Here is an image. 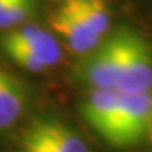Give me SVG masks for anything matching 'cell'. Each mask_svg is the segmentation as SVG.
<instances>
[{"label": "cell", "mask_w": 152, "mask_h": 152, "mask_svg": "<svg viewBox=\"0 0 152 152\" xmlns=\"http://www.w3.org/2000/svg\"><path fill=\"white\" fill-rule=\"evenodd\" d=\"M29 127H31V129H32V132L36 134V137H37V140H39V144H41V147H42L44 152H61L59 149H58V147H56L54 144L48 139V135H46V134L39 129V125L36 124V120H32V122L29 124Z\"/></svg>", "instance_id": "12"}, {"label": "cell", "mask_w": 152, "mask_h": 152, "mask_svg": "<svg viewBox=\"0 0 152 152\" xmlns=\"http://www.w3.org/2000/svg\"><path fill=\"white\" fill-rule=\"evenodd\" d=\"M118 93L152 90V42L145 34L127 26L125 49L117 88Z\"/></svg>", "instance_id": "3"}, {"label": "cell", "mask_w": 152, "mask_h": 152, "mask_svg": "<svg viewBox=\"0 0 152 152\" xmlns=\"http://www.w3.org/2000/svg\"><path fill=\"white\" fill-rule=\"evenodd\" d=\"M61 7L103 39L112 31V14L105 0H66Z\"/></svg>", "instance_id": "8"}, {"label": "cell", "mask_w": 152, "mask_h": 152, "mask_svg": "<svg viewBox=\"0 0 152 152\" xmlns=\"http://www.w3.org/2000/svg\"><path fill=\"white\" fill-rule=\"evenodd\" d=\"M39 129L48 135V139L54 144L61 152H90L86 142L78 135L73 129L56 118H34Z\"/></svg>", "instance_id": "9"}, {"label": "cell", "mask_w": 152, "mask_h": 152, "mask_svg": "<svg viewBox=\"0 0 152 152\" xmlns=\"http://www.w3.org/2000/svg\"><path fill=\"white\" fill-rule=\"evenodd\" d=\"M118 103L117 90H90L81 103V115L102 139H107Z\"/></svg>", "instance_id": "7"}, {"label": "cell", "mask_w": 152, "mask_h": 152, "mask_svg": "<svg viewBox=\"0 0 152 152\" xmlns=\"http://www.w3.org/2000/svg\"><path fill=\"white\" fill-rule=\"evenodd\" d=\"M152 125V90L118 93L112 127L105 139L117 149H132L149 139Z\"/></svg>", "instance_id": "2"}, {"label": "cell", "mask_w": 152, "mask_h": 152, "mask_svg": "<svg viewBox=\"0 0 152 152\" xmlns=\"http://www.w3.org/2000/svg\"><path fill=\"white\" fill-rule=\"evenodd\" d=\"M0 2H2V0H0Z\"/></svg>", "instance_id": "15"}, {"label": "cell", "mask_w": 152, "mask_h": 152, "mask_svg": "<svg viewBox=\"0 0 152 152\" xmlns=\"http://www.w3.org/2000/svg\"><path fill=\"white\" fill-rule=\"evenodd\" d=\"M31 91L10 71L0 66V130L10 129L24 117Z\"/></svg>", "instance_id": "5"}, {"label": "cell", "mask_w": 152, "mask_h": 152, "mask_svg": "<svg viewBox=\"0 0 152 152\" xmlns=\"http://www.w3.org/2000/svg\"><path fill=\"white\" fill-rule=\"evenodd\" d=\"M39 10V0H2L0 2V34L32 22Z\"/></svg>", "instance_id": "10"}, {"label": "cell", "mask_w": 152, "mask_h": 152, "mask_svg": "<svg viewBox=\"0 0 152 152\" xmlns=\"http://www.w3.org/2000/svg\"><path fill=\"white\" fill-rule=\"evenodd\" d=\"M127 26L120 24L112 29L96 48L81 56L75 73L78 81L90 90H115L118 81L125 49Z\"/></svg>", "instance_id": "1"}, {"label": "cell", "mask_w": 152, "mask_h": 152, "mask_svg": "<svg viewBox=\"0 0 152 152\" xmlns=\"http://www.w3.org/2000/svg\"><path fill=\"white\" fill-rule=\"evenodd\" d=\"M58 2H61V4H64V2H66V0H58Z\"/></svg>", "instance_id": "14"}, {"label": "cell", "mask_w": 152, "mask_h": 152, "mask_svg": "<svg viewBox=\"0 0 152 152\" xmlns=\"http://www.w3.org/2000/svg\"><path fill=\"white\" fill-rule=\"evenodd\" d=\"M0 36L31 51L36 58H39L46 64L48 69L58 66L63 59V49L56 36H53L49 31L34 22H27L9 32H2Z\"/></svg>", "instance_id": "4"}, {"label": "cell", "mask_w": 152, "mask_h": 152, "mask_svg": "<svg viewBox=\"0 0 152 152\" xmlns=\"http://www.w3.org/2000/svg\"><path fill=\"white\" fill-rule=\"evenodd\" d=\"M49 26L63 39L66 48L78 56L88 54L102 42V37L91 32L83 22L73 17L69 12H66L63 7L49 15Z\"/></svg>", "instance_id": "6"}, {"label": "cell", "mask_w": 152, "mask_h": 152, "mask_svg": "<svg viewBox=\"0 0 152 152\" xmlns=\"http://www.w3.org/2000/svg\"><path fill=\"white\" fill-rule=\"evenodd\" d=\"M149 139L152 140V125H151V132H149Z\"/></svg>", "instance_id": "13"}, {"label": "cell", "mask_w": 152, "mask_h": 152, "mask_svg": "<svg viewBox=\"0 0 152 152\" xmlns=\"http://www.w3.org/2000/svg\"><path fill=\"white\" fill-rule=\"evenodd\" d=\"M19 147H20V152H44L41 144H39V140H37V137H36V134L32 132V129L29 125L22 132Z\"/></svg>", "instance_id": "11"}]
</instances>
